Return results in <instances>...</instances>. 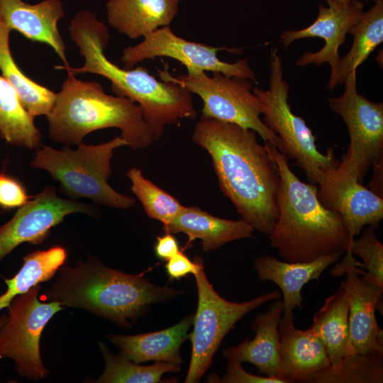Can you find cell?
<instances>
[{"label":"cell","mask_w":383,"mask_h":383,"mask_svg":"<svg viewBox=\"0 0 383 383\" xmlns=\"http://www.w3.org/2000/svg\"><path fill=\"white\" fill-rule=\"evenodd\" d=\"M192 140L210 155L221 192L254 230L270 235L278 217L280 175L267 142L239 125L201 116Z\"/></svg>","instance_id":"cell-1"},{"label":"cell","mask_w":383,"mask_h":383,"mask_svg":"<svg viewBox=\"0 0 383 383\" xmlns=\"http://www.w3.org/2000/svg\"><path fill=\"white\" fill-rule=\"evenodd\" d=\"M72 40L84 57L78 68L56 65L74 75L93 73L111 82L112 90L119 96L127 97L140 106L154 140L165 133V126L179 123L182 118H195L192 93L184 87L170 81H159L147 69L121 68L109 61L104 50L110 37L108 27L89 11L77 13L69 28Z\"/></svg>","instance_id":"cell-2"},{"label":"cell","mask_w":383,"mask_h":383,"mask_svg":"<svg viewBox=\"0 0 383 383\" xmlns=\"http://www.w3.org/2000/svg\"><path fill=\"white\" fill-rule=\"evenodd\" d=\"M129 274L104 266L93 257L62 265L51 287L40 296L62 306L80 308L104 317L123 328L145 314L150 304L168 301L181 290L150 282L144 274Z\"/></svg>","instance_id":"cell-3"},{"label":"cell","mask_w":383,"mask_h":383,"mask_svg":"<svg viewBox=\"0 0 383 383\" xmlns=\"http://www.w3.org/2000/svg\"><path fill=\"white\" fill-rule=\"evenodd\" d=\"M280 175L278 217L270 235L271 246L290 262H309L343 253L350 238L341 216L320 202L318 185L301 182L287 157L267 142Z\"/></svg>","instance_id":"cell-4"},{"label":"cell","mask_w":383,"mask_h":383,"mask_svg":"<svg viewBox=\"0 0 383 383\" xmlns=\"http://www.w3.org/2000/svg\"><path fill=\"white\" fill-rule=\"evenodd\" d=\"M67 72V78L46 116L52 141L79 145L92 131L117 128L133 150L145 149L153 143L137 103L127 97L108 95L99 83L81 81Z\"/></svg>","instance_id":"cell-5"},{"label":"cell","mask_w":383,"mask_h":383,"mask_svg":"<svg viewBox=\"0 0 383 383\" xmlns=\"http://www.w3.org/2000/svg\"><path fill=\"white\" fill-rule=\"evenodd\" d=\"M77 149L65 145L62 150L40 146L30 165L49 172L70 199L86 198L94 203L126 209L134 199L113 189L108 183L111 174V160L115 149L128 145L121 137L97 145L80 143Z\"/></svg>","instance_id":"cell-6"},{"label":"cell","mask_w":383,"mask_h":383,"mask_svg":"<svg viewBox=\"0 0 383 383\" xmlns=\"http://www.w3.org/2000/svg\"><path fill=\"white\" fill-rule=\"evenodd\" d=\"M270 67L269 89L252 88L262 105V121L279 138L280 152L304 171L309 183L320 185L328 172L338 167L339 161L333 148H328L326 154L318 151L311 130L301 117L292 112L288 101L289 87L284 79L282 61L277 48L270 51Z\"/></svg>","instance_id":"cell-7"},{"label":"cell","mask_w":383,"mask_h":383,"mask_svg":"<svg viewBox=\"0 0 383 383\" xmlns=\"http://www.w3.org/2000/svg\"><path fill=\"white\" fill-rule=\"evenodd\" d=\"M212 73L211 77L205 72L174 77L167 69L158 70L161 80L180 84L201 99L202 116L251 129L281 152L279 138L260 118L262 105L252 92L253 81L217 72Z\"/></svg>","instance_id":"cell-8"},{"label":"cell","mask_w":383,"mask_h":383,"mask_svg":"<svg viewBox=\"0 0 383 383\" xmlns=\"http://www.w3.org/2000/svg\"><path fill=\"white\" fill-rule=\"evenodd\" d=\"M198 304L194 315L193 331L188 335L192 343V355L186 383L200 381L213 362V357L222 340L245 315L265 302L279 299L278 290L241 303L221 297L208 281L204 266L194 274Z\"/></svg>","instance_id":"cell-9"},{"label":"cell","mask_w":383,"mask_h":383,"mask_svg":"<svg viewBox=\"0 0 383 383\" xmlns=\"http://www.w3.org/2000/svg\"><path fill=\"white\" fill-rule=\"evenodd\" d=\"M344 84L340 96L328 99L329 107L343 119L350 136L349 148L336 170L361 182L370 167L383 161V104L357 92L356 70Z\"/></svg>","instance_id":"cell-10"},{"label":"cell","mask_w":383,"mask_h":383,"mask_svg":"<svg viewBox=\"0 0 383 383\" xmlns=\"http://www.w3.org/2000/svg\"><path fill=\"white\" fill-rule=\"evenodd\" d=\"M40 289L38 284L17 296L8 307L0 329V359H11L19 375L35 381L49 375L40 353L42 332L52 317L63 309L60 301H40Z\"/></svg>","instance_id":"cell-11"},{"label":"cell","mask_w":383,"mask_h":383,"mask_svg":"<svg viewBox=\"0 0 383 383\" xmlns=\"http://www.w3.org/2000/svg\"><path fill=\"white\" fill-rule=\"evenodd\" d=\"M220 50L240 54V48L212 47L189 41L175 35L170 26L156 29L144 36L136 45L128 46L123 50L121 62L124 69H132L144 60L156 57H167L180 62L187 69V73L217 72L228 77L256 80L255 74L247 59L233 63L221 60L217 57Z\"/></svg>","instance_id":"cell-12"},{"label":"cell","mask_w":383,"mask_h":383,"mask_svg":"<svg viewBox=\"0 0 383 383\" xmlns=\"http://www.w3.org/2000/svg\"><path fill=\"white\" fill-rule=\"evenodd\" d=\"M94 216V208L73 199L59 197L56 189L46 186L19 207L14 216L0 226V262L19 245H38L48 236L52 228L72 213Z\"/></svg>","instance_id":"cell-13"},{"label":"cell","mask_w":383,"mask_h":383,"mask_svg":"<svg viewBox=\"0 0 383 383\" xmlns=\"http://www.w3.org/2000/svg\"><path fill=\"white\" fill-rule=\"evenodd\" d=\"M353 264L338 262L331 270L334 277L344 274L343 281L349 296L348 338L346 355H383V331L377 324L375 311L382 300L383 287L364 275Z\"/></svg>","instance_id":"cell-14"},{"label":"cell","mask_w":383,"mask_h":383,"mask_svg":"<svg viewBox=\"0 0 383 383\" xmlns=\"http://www.w3.org/2000/svg\"><path fill=\"white\" fill-rule=\"evenodd\" d=\"M328 6L319 4L316 18L309 26L301 30H289L282 33L279 41L287 48L294 41L308 38H321L323 47L317 52H304L295 64L304 67L309 64L321 66L328 63L333 76L340 64L338 49L346 39L350 30L363 16L365 4L359 0L327 1Z\"/></svg>","instance_id":"cell-15"},{"label":"cell","mask_w":383,"mask_h":383,"mask_svg":"<svg viewBox=\"0 0 383 383\" xmlns=\"http://www.w3.org/2000/svg\"><path fill=\"white\" fill-rule=\"evenodd\" d=\"M335 169L318 186L317 196L324 207L341 216L350 243L365 226L378 227L383 218V198L357 177Z\"/></svg>","instance_id":"cell-16"},{"label":"cell","mask_w":383,"mask_h":383,"mask_svg":"<svg viewBox=\"0 0 383 383\" xmlns=\"http://www.w3.org/2000/svg\"><path fill=\"white\" fill-rule=\"evenodd\" d=\"M294 316H282L279 323L280 370L285 383L308 382L313 374L330 365L326 349L311 328L301 330Z\"/></svg>","instance_id":"cell-17"},{"label":"cell","mask_w":383,"mask_h":383,"mask_svg":"<svg viewBox=\"0 0 383 383\" xmlns=\"http://www.w3.org/2000/svg\"><path fill=\"white\" fill-rule=\"evenodd\" d=\"M65 16L60 0H45L29 4L22 0H0V18L12 30L26 38L50 45L61 58L64 66H70L57 28L58 21Z\"/></svg>","instance_id":"cell-18"},{"label":"cell","mask_w":383,"mask_h":383,"mask_svg":"<svg viewBox=\"0 0 383 383\" xmlns=\"http://www.w3.org/2000/svg\"><path fill=\"white\" fill-rule=\"evenodd\" d=\"M283 311L282 300L275 299L270 309L258 314L252 323L255 332L254 338H247L236 346L225 349L223 357L240 363H251L260 374L279 377L281 360L278 327Z\"/></svg>","instance_id":"cell-19"},{"label":"cell","mask_w":383,"mask_h":383,"mask_svg":"<svg viewBox=\"0 0 383 383\" xmlns=\"http://www.w3.org/2000/svg\"><path fill=\"white\" fill-rule=\"evenodd\" d=\"M341 255L338 252L309 262H290L265 255L255 258L253 266L260 280H269L279 286L283 294L282 316H290L294 314V309L302 308L303 287L311 280L318 279L322 272Z\"/></svg>","instance_id":"cell-20"},{"label":"cell","mask_w":383,"mask_h":383,"mask_svg":"<svg viewBox=\"0 0 383 383\" xmlns=\"http://www.w3.org/2000/svg\"><path fill=\"white\" fill-rule=\"evenodd\" d=\"M165 233H182L187 235L189 245L196 239L201 241L205 252L217 250L234 240L252 237L254 228L244 220L218 218L197 206L183 207L169 224L163 226Z\"/></svg>","instance_id":"cell-21"},{"label":"cell","mask_w":383,"mask_h":383,"mask_svg":"<svg viewBox=\"0 0 383 383\" xmlns=\"http://www.w3.org/2000/svg\"><path fill=\"white\" fill-rule=\"evenodd\" d=\"M194 315L161 331L129 335L110 334L107 337L119 348L120 355L135 363L154 360L180 366L182 360L179 350L188 338Z\"/></svg>","instance_id":"cell-22"},{"label":"cell","mask_w":383,"mask_h":383,"mask_svg":"<svg viewBox=\"0 0 383 383\" xmlns=\"http://www.w3.org/2000/svg\"><path fill=\"white\" fill-rule=\"evenodd\" d=\"M179 4V0H109L108 21L119 33L138 39L170 26Z\"/></svg>","instance_id":"cell-23"},{"label":"cell","mask_w":383,"mask_h":383,"mask_svg":"<svg viewBox=\"0 0 383 383\" xmlns=\"http://www.w3.org/2000/svg\"><path fill=\"white\" fill-rule=\"evenodd\" d=\"M348 313L349 296L342 281L337 291L315 313L310 327L323 342L331 365L338 363L346 355Z\"/></svg>","instance_id":"cell-24"},{"label":"cell","mask_w":383,"mask_h":383,"mask_svg":"<svg viewBox=\"0 0 383 383\" xmlns=\"http://www.w3.org/2000/svg\"><path fill=\"white\" fill-rule=\"evenodd\" d=\"M360 21L350 30L353 45L340 60L335 73L330 77L327 88L333 90L343 84L352 72L363 63L383 41V1L377 0Z\"/></svg>","instance_id":"cell-25"},{"label":"cell","mask_w":383,"mask_h":383,"mask_svg":"<svg viewBox=\"0 0 383 383\" xmlns=\"http://www.w3.org/2000/svg\"><path fill=\"white\" fill-rule=\"evenodd\" d=\"M67 257L66 248L59 245L43 250H37L24 256L18 272L11 279L3 277L6 289L0 294V311L8 308L17 296L51 279Z\"/></svg>","instance_id":"cell-26"},{"label":"cell","mask_w":383,"mask_h":383,"mask_svg":"<svg viewBox=\"0 0 383 383\" xmlns=\"http://www.w3.org/2000/svg\"><path fill=\"white\" fill-rule=\"evenodd\" d=\"M11 29L0 18V70L16 91L21 103L32 116L45 115L51 111L56 93L26 76L13 60L9 46Z\"/></svg>","instance_id":"cell-27"},{"label":"cell","mask_w":383,"mask_h":383,"mask_svg":"<svg viewBox=\"0 0 383 383\" xmlns=\"http://www.w3.org/2000/svg\"><path fill=\"white\" fill-rule=\"evenodd\" d=\"M0 136L14 146L38 149L41 134L13 87L0 76Z\"/></svg>","instance_id":"cell-28"},{"label":"cell","mask_w":383,"mask_h":383,"mask_svg":"<svg viewBox=\"0 0 383 383\" xmlns=\"http://www.w3.org/2000/svg\"><path fill=\"white\" fill-rule=\"evenodd\" d=\"M105 368L101 376L95 381L99 383H157L162 382L161 377L167 372H177L180 366L157 362L150 365H140L121 355H115L106 345L99 343Z\"/></svg>","instance_id":"cell-29"},{"label":"cell","mask_w":383,"mask_h":383,"mask_svg":"<svg viewBox=\"0 0 383 383\" xmlns=\"http://www.w3.org/2000/svg\"><path fill=\"white\" fill-rule=\"evenodd\" d=\"M383 355H350L329 365L307 383H382Z\"/></svg>","instance_id":"cell-30"},{"label":"cell","mask_w":383,"mask_h":383,"mask_svg":"<svg viewBox=\"0 0 383 383\" xmlns=\"http://www.w3.org/2000/svg\"><path fill=\"white\" fill-rule=\"evenodd\" d=\"M131 182V190L140 201L146 214L163 226L170 223L183 209L179 201L144 177L138 168L127 172Z\"/></svg>","instance_id":"cell-31"},{"label":"cell","mask_w":383,"mask_h":383,"mask_svg":"<svg viewBox=\"0 0 383 383\" xmlns=\"http://www.w3.org/2000/svg\"><path fill=\"white\" fill-rule=\"evenodd\" d=\"M374 226H367L359 238H354L350 243L347 252L360 257L358 267H364V275L383 287V245L375 233ZM345 251V252H346Z\"/></svg>","instance_id":"cell-32"},{"label":"cell","mask_w":383,"mask_h":383,"mask_svg":"<svg viewBox=\"0 0 383 383\" xmlns=\"http://www.w3.org/2000/svg\"><path fill=\"white\" fill-rule=\"evenodd\" d=\"M30 199L21 182L13 176L0 172V207L13 209L25 205Z\"/></svg>","instance_id":"cell-33"},{"label":"cell","mask_w":383,"mask_h":383,"mask_svg":"<svg viewBox=\"0 0 383 383\" xmlns=\"http://www.w3.org/2000/svg\"><path fill=\"white\" fill-rule=\"evenodd\" d=\"M208 382L224 383H285L277 377L256 375L246 372L241 363L228 360L226 372L222 378L211 375L208 377Z\"/></svg>","instance_id":"cell-34"},{"label":"cell","mask_w":383,"mask_h":383,"mask_svg":"<svg viewBox=\"0 0 383 383\" xmlns=\"http://www.w3.org/2000/svg\"><path fill=\"white\" fill-rule=\"evenodd\" d=\"M167 261L165 270L170 280L179 279L189 274L194 275L204 266L201 257H195L192 261L181 250Z\"/></svg>","instance_id":"cell-35"},{"label":"cell","mask_w":383,"mask_h":383,"mask_svg":"<svg viewBox=\"0 0 383 383\" xmlns=\"http://www.w3.org/2000/svg\"><path fill=\"white\" fill-rule=\"evenodd\" d=\"M179 251V243L172 233L166 232L157 237L155 253L158 258L167 260Z\"/></svg>","instance_id":"cell-36"},{"label":"cell","mask_w":383,"mask_h":383,"mask_svg":"<svg viewBox=\"0 0 383 383\" xmlns=\"http://www.w3.org/2000/svg\"><path fill=\"white\" fill-rule=\"evenodd\" d=\"M382 165L383 161L373 166L374 173L369 184L370 189L381 197H382Z\"/></svg>","instance_id":"cell-37"},{"label":"cell","mask_w":383,"mask_h":383,"mask_svg":"<svg viewBox=\"0 0 383 383\" xmlns=\"http://www.w3.org/2000/svg\"><path fill=\"white\" fill-rule=\"evenodd\" d=\"M6 316H7L6 313H2L0 316V329L2 327V326L4 325V323L5 321H6Z\"/></svg>","instance_id":"cell-38"},{"label":"cell","mask_w":383,"mask_h":383,"mask_svg":"<svg viewBox=\"0 0 383 383\" xmlns=\"http://www.w3.org/2000/svg\"><path fill=\"white\" fill-rule=\"evenodd\" d=\"M359 1H376L377 0H359Z\"/></svg>","instance_id":"cell-39"},{"label":"cell","mask_w":383,"mask_h":383,"mask_svg":"<svg viewBox=\"0 0 383 383\" xmlns=\"http://www.w3.org/2000/svg\"><path fill=\"white\" fill-rule=\"evenodd\" d=\"M326 1H329V0H326ZM338 1H349L350 0H338Z\"/></svg>","instance_id":"cell-40"}]
</instances>
